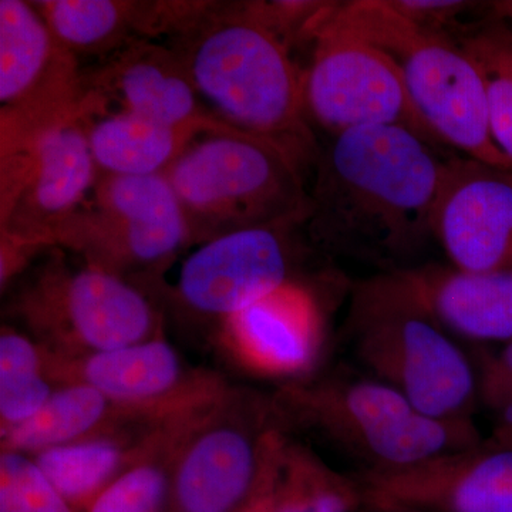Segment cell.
Instances as JSON below:
<instances>
[{
    "mask_svg": "<svg viewBox=\"0 0 512 512\" xmlns=\"http://www.w3.org/2000/svg\"><path fill=\"white\" fill-rule=\"evenodd\" d=\"M487 441L494 444V446L511 448L512 450V427L495 426L493 434Z\"/></svg>",
    "mask_w": 512,
    "mask_h": 512,
    "instance_id": "obj_34",
    "label": "cell"
},
{
    "mask_svg": "<svg viewBox=\"0 0 512 512\" xmlns=\"http://www.w3.org/2000/svg\"><path fill=\"white\" fill-rule=\"evenodd\" d=\"M221 340L235 362L249 372L301 380L322 350V313L309 289L289 282L225 320Z\"/></svg>",
    "mask_w": 512,
    "mask_h": 512,
    "instance_id": "obj_19",
    "label": "cell"
},
{
    "mask_svg": "<svg viewBox=\"0 0 512 512\" xmlns=\"http://www.w3.org/2000/svg\"><path fill=\"white\" fill-rule=\"evenodd\" d=\"M86 83L103 103L114 100L121 110L164 126L195 128L204 134L234 133L207 109L180 59L168 46L137 39L104 57Z\"/></svg>",
    "mask_w": 512,
    "mask_h": 512,
    "instance_id": "obj_17",
    "label": "cell"
},
{
    "mask_svg": "<svg viewBox=\"0 0 512 512\" xmlns=\"http://www.w3.org/2000/svg\"><path fill=\"white\" fill-rule=\"evenodd\" d=\"M488 10H490L491 15L503 20L512 28V0L488 3Z\"/></svg>",
    "mask_w": 512,
    "mask_h": 512,
    "instance_id": "obj_33",
    "label": "cell"
},
{
    "mask_svg": "<svg viewBox=\"0 0 512 512\" xmlns=\"http://www.w3.org/2000/svg\"><path fill=\"white\" fill-rule=\"evenodd\" d=\"M46 359L57 386L93 387L117 406L156 421L197 409L229 386L217 373L188 365L164 335L87 355L46 352Z\"/></svg>",
    "mask_w": 512,
    "mask_h": 512,
    "instance_id": "obj_13",
    "label": "cell"
},
{
    "mask_svg": "<svg viewBox=\"0 0 512 512\" xmlns=\"http://www.w3.org/2000/svg\"><path fill=\"white\" fill-rule=\"evenodd\" d=\"M180 416L151 429L120 431L30 456L77 512L163 446Z\"/></svg>",
    "mask_w": 512,
    "mask_h": 512,
    "instance_id": "obj_20",
    "label": "cell"
},
{
    "mask_svg": "<svg viewBox=\"0 0 512 512\" xmlns=\"http://www.w3.org/2000/svg\"><path fill=\"white\" fill-rule=\"evenodd\" d=\"M326 20L393 60L414 107L443 146L512 170L491 133L480 74L456 42L420 29L387 0L336 3Z\"/></svg>",
    "mask_w": 512,
    "mask_h": 512,
    "instance_id": "obj_5",
    "label": "cell"
},
{
    "mask_svg": "<svg viewBox=\"0 0 512 512\" xmlns=\"http://www.w3.org/2000/svg\"><path fill=\"white\" fill-rule=\"evenodd\" d=\"M350 326L357 356L376 380L426 416L471 419L476 372L460 346L433 320L370 279L357 286Z\"/></svg>",
    "mask_w": 512,
    "mask_h": 512,
    "instance_id": "obj_7",
    "label": "cell"
},
{
    "mask_svg": "<svg viewBox=\"0 0 512 512\" xmlns=\"http://www.w3.org/2000/svg\"><path fill=\"white\" fill-rule=\"evenodd\" d=\"M274 426L271 396L232 384L190 414L171 447L167 512H238Z\"/></svg>",
    "mask_w": 512,
    "mask_h": 512,
    "instance_id": "obj_9",
    "label": "cell"
},
{
    "mask_svg": "<svg viewBox=\"0 0 512 512\" xmlns=\"http://www.w3.org/2000/svg\"><path fill=\"white\" fill-rule=\"evenodd\" d=\"M46 352L22 330L0 332V437L35 417L55 393Z\"/></svg>",
    "mask_w": 512,
    "mask_h": 512,
    "instance_id": "obj_25",
    "label": "cell"
},
{
    "mask_svg": "<svg viewBox=\"0 0 512 512\" xmlns=\"http://www.w3.org/2000/svg\"><path fill=\"white\" fill-rule=\"evenodd\" d=\"M357 481L372 512H512V450L487 440Z\"/></svg>",
    "mask_w": 512,
    "mask_h": 512,
    "instance_id": "obj_15",
    "label": "cell"
},
{
    "mask_svg": "<svg viewBox=\"0 0 512 512\" xmlns=\"http://www.w3.org/2000/svg\"><path fill=\"white\" fill-rule=\"evenodd\" d=\"M293 225L242 229L201 244L181 266L173 296L200 318L225 320L293 282Z\"/></svg>",
    "mask_w": 512,
    "mask_h": 512,
    "instance_id": "obj_14",
    "label": "cell"
},
{
    "mask_svg": "<svg viewBox=\"0 0 512 512\" xmlns=\"http://www.w3.org/2000/svg\"><path fill=\"white\" fill-rule=\"evenodd\" d=\"M6 312L46 352L87 355L163 336V316L133 282L52 254L9 299Z\"/></svg>",
    "mask_w": 512,
    "mask_h": 512,
    "instance_id": "obj_6",
    "label": "cell"
},
{
    "mask_svg": "<svg viewBox=\"0 0 512 512\" xmlns=\"http://www.w3.org/2000/svg\"><path fill=\"white\" fill-rule=\"evenodd\" d=\"M373 281L447 333L474 342H512V271L429 265L397 269Z\"/></svg>",
    "mask_w": 512,
    "mask_h": 512,
    "instance_id": "obj_18",
    "label": "cell"
},
{
    "mask_svg": "<svg viewBox=\"0 0 512 512\" xmlns=\"http://www.w3.org/2000/svg\"><path fill=\"white\" fill-rule=\"evenodd\" d=\"M446 157L400 127L335 134L315 161L306 221L313 244L396 271L434 238Z\"/></svg>",
    "mask_w": 512,
    "mask_h": 512,
    "instance_id": "obj_1",
    "label": "cell"
},
{
    "mask_svg": "<svg viewBox=\"0 0 512 512\" xmlns=\"http://www.w3.org/2000/svg\"><path fill=\"white\" fill-rule=\"evenodd\" d=\"M50 245L70 249L84 264L133 284L144 278L153 285L158 269L192 242L183 207L165 174L100 175L93 201L50 232Z\"/></svg>",
    "mask_w": 512,
    "mask_h": 512,
    "instance_id": "obj_8",
    "label": "cell"
},
{
    "mask_svg": "<svg viewBox=\"0 0 512 512\" xmlns=\"http://www.w3.org/2000/svg\"><path fill=\"white\" fill-rule=\"evenodd\" d=\"M289 437L281 427L266 431L262 444L261 464L254 488L238 512H276L279 483Z\"/></svg>",
    "mask_w": 512,
    "mask_h": 512,
    "instance_id": "obj_30",
    "label": "cell"
},
{
    "mask_svg": "<svg viewBox=\"0 0 512 512\" xmlns=\"http://www.w3.org/2000/svg\"><path fill=\"white\" fill-rule=\"evenodd\" d=\"M303 168L281 147L234 131L205 134L168 168L191 232L201 245L242 229L306 224L311 194Z\"/></svg>",
    "mask_w": 512,
    "mask_h": 512,
    "instance_id": "obj_3",
    "label": "cell"
},
{
    "mask_svg": "<svg viewBox=\"0 0 512 512\" xmlns=\"http://www.w3.org/2000/svg\"><path fill=\"white\" fill-rule=\"evenodd\" d=\"M163 423L117 406L93 387L60 384L35 417L0 437V446L2 451L35 456L103 434L151 429Z\"/></svg>",
    "mask_w": 512,
    "mask_h": 512,
    "instance_id": "obj_22",
    "label": "cell"
},
{
    "mask_svg": "<svg viewBox=\"0 0 512 512\" xmlns=\"http://www.w3.org/2000/svg\"><path fill=\"white\" fill-rule=\"evenodd\" d=\"M187 417L175 424L156 453L114 481L86 512H167L168 460L175 436Z\"/></svg>",
    "mask_w": 512,
    "mask_h": 512,
    "instance_id": "obj_26",
    "label": "cell"
},
{
    "mask_svg": "<svg viewBox=\"0 0 512 512\" xmlns=\"http://www.w3.org/2000/svg\"><path fill=\"white\" fill-rule=\"evenodd\" d=\"M328 15L303 72L308 116L332 136L353 128L400 127L443 147L414 107L393 60L365 40L333 28Z\"/></svg>",
    "mask_w": 512,
    "mask_h": 512,
    "instance_id": "obj_11",
    "label": "cell"
},
{
    "mask_svg": "<svg viewBox=\"0 0 512 512\" xmlns=\"http://www.w3.org/2000/svg\"><path fill=\"white\" fill-rule=\"evenodd\" d=\"M86 120L57 124L0 156V235L50 248V232L86 202L100 178Z\"/></svg>",
    "mask_w": 512,
    "mask_h": 512,
    "instance_id": "obj_12",
    "label": "cell"
},
{
    "mask_svg": "<svg viewBox=\"0 0 512 512\" xmlns=\"http://www.w3.org/2000/svg\"><path fill=\"white\" fill-rule=\"evenodd\" d=\"M295 450L313 512H356L365 507L359 481L342 476L302 444L295 443Z\"/></svg>",
    "mask_w": 512,
    "mask_h": 512,
    "instance_id": "obj_28",
    "label": "cell"
},
{
    "mask_svg": "<svg viewBox=\"0 0 512 512\" xmlns=\"http://www.w3.org/2000/svg\"><path fill=\"white\" fill-rule=\"evenodd\" d=\"M454 42L480 74L491 133L512 161V28L488 10L487 18L470 25Z\"/></svg>",
    "mask_w": 512,
    "mask_h": 512,
    "instance_id": "obj_24",
    "label": "cell"
},
{
    "mask_svg": "<svg viewBox=\"0 0 512 512\" xmlns=\"http://www.w3.org/2000/svg\"><path fill=\"white\" fill-rule=\"evenodd\" d=\"M60 43L74 56H110L137 39L170 35L171 2L42 0L33 2Z\"/></svg>",
    "mask_w": 512,
    "mask_h": 512,
    "instance_id": "obj_21",
    "label": "cell"
},
{
    "mask_svg": "<svg viewBox=\"0 0 512 512\" xmlns=\"http://www.w3.org/2000/svg\"><path fill=\"white\" fill-rule=\"evenodd\" d=\"M168 47L218 119L281 147L303 170L315 165L320 147L308 123L305 73L249 2L202 3Z\"/></svg>",
    "mask_w": 512,
    "mask_h": 512,
    "instance_id": "obj_2",
    "label": "cell"
},
{
    "mask_svg": "<svg viewBox=\"0 0 512 512\" xmlns=\"http://www.w3.org/2000/svg\"><path fill=\"white\" fill-rule=\"evenodd\" d=\"M87 136L100 175L146 177L165 174L177 158L205 136L195 128L164 126L119 111L86 120Z\"/></svg>",
    "mask_w": 512,
    "mask_h": 512,
    "instance_id": "obj_23",
    "label": "cell"
},
{
    "mask_svg": "<svg viewBox=\"0 0 512 512\" xmlns=\"http://www.w3.org/2000/svg\"><path fill=\"white\" fill-rule=\"evenodd\" d=\"M387 512H429V511H420V510H394V511H387Z\"/></svg>",
    "mask_w": 512,
    "mask_h": 512,
    "instance_id": "obj_35",
    "label": "cell"
},
{
    "mask_svg": "<svg viewBox=\"0 0 512 512\" xmlns=\"http://www.w3.org/2000/svg\"><path fill=\"white\" fill-rule=\"evenodd\" d=\"M434 238L458 269L512 271V170L447 154Z\"/></svg>",
    "mask_w": 512,
    "mask_h": 512,
    "instance_id": "obj_16",
    "label": "cell"
},
{
    "mask_svg": "<svg viewBox=\"0 0 512 512\" xmlns=\"http://www.w3.org/2000/svg\"><path fill=\"white\" fill-rule=\"evenodd\" d=\"M276 512H313L308 494H306L305 480H303L295 443L291 439H289L285 450Z\"/></svg>",
    "mask_w": 512,
    "mask_h": 512,
    "instance_id": "obj_32",
    "label": "cell"
},
{
    "mask_svg": "<svg viewBox=\"0 0 512 512\" xmlns=\"http://www.w3.org/2000/svg\"><path fill=\"white\" fill-rule=\"evenodd\" d=\"M33 2L0 0V156L103 110L86 74Z\"/></svg>",
    "mask_w": 512,
    "mask_h": 512,
    "instance_id": "obj_10",
    "label": "cell"
},
{
    "mask_svg": "<svg viewBox=\"0 0 512 512\" xmlns=\"http://www.w3.org/2000/svg\"><path fill=\"white\" fill-rule=\"evenodd\" d=\"M271 399L281 429L315 431L366 471L413 466L484 441L473 420L426 416L379 380H293Z\"/></svg>",
    "mask_w": 512,
    "mask_h": 512,
    "instance_id": "obj_4",
    "label": "cell"
},
{
    "mask_svg": "<svg viewBox=\"0 0 512 512\" xmlns=\"http://www.w3.org/2000/svg\"><path fill=\"white\" fill-rule=\"evenodd\" d=\"M0 512H77L36 461L16 451L0 453Z\"/></svg>",
    "mask_w": 512,
    "mask_h": 512,
    "instance_id": "obj_27",
    "label": "cell"
},
{
    "mask_svg": "<svg viewBox=\"0 0 512 512\" xmlns=\"http://www.w3.org/2000/svg\"><path fill=\"white\" fill-rule=\"evenodd\" d=\"M387 3L420 29L451 40V32H458V36H461L463 30L466 32L470 28V25H461L460 18L478 5L454 0H387Z\"/></svg>",
    "mask_w": 512,
    "mask_h": 512,
    "instance_id": "obj_31",
    "label": "cell"
},
{
    "mask_svg": "<svg viewBox=\"0 0 512 512\" xmlns=\"http://www.w3.org/2000/svg\"><path fill=\"white\" fill-rule=\"evenodd\" d=\"M476 375L480 402L497 426L512 427V342L498 352H481Z\"/></svg>",
    "mask_w": 512,
    "mask_h": 512,
    "instance_id": "obj_29",
    "label": "cell"
}]
</instances>
